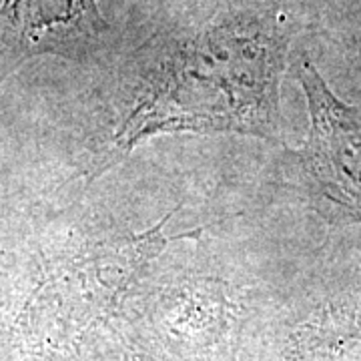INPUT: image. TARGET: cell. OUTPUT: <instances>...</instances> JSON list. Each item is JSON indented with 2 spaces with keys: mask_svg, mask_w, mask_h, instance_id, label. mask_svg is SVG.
I'll return each mask as SVG.
<instances>
[{
  "mask_svg": "<svg viewBox=\"0 0 361 361\" xmlns=\"http://www.w3.org/2000/svg\"><path fill=\"white\" fill-rule=\"evenodd\" d=\"M287 40L279 25L233 16L169 40L142 73L113 139L129 153L165 133L277 137Z\"/></svg>",
  "mask_w": 361,
  "mask_h": 361,
  "instance_id": "1",
  "label": "cell"
},
{
  "mask_svg": "<svg viewBox=\"0 0 361 361\" xmlns=\"http://www.w3.org/2000/svg\"><path fill=\"white\" fill-rule=\"evenodd\" d=\"M299 80L310 113L299 155L303 173L317 195L361 219V109L341 103L310 61H303Z\"/></svg>",
  "mask_w": 361,
  "mask_h": 361,
  "instance_id": "2",
  "label": "cell"
},
{
  "mask_svg": "<svg viewBox=\"0 0 361 361\" xmlns=\"http://www.w3.org/2000/svg\"><path fill=\"white\" fill-rule=\"evenodd\" d=\"M4 14L16 44L40 54H87L106 30L97 0H8Z\"/></svg>",
  "mask_w": 361,
  "mask_h": 361,
  "instance_id": "3",
  "label": "cell"
}]
</instances>
